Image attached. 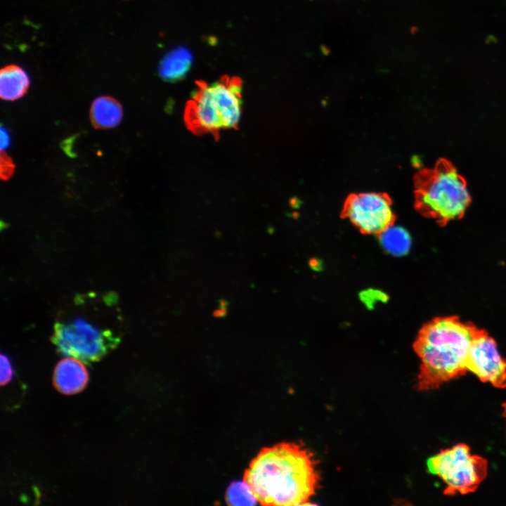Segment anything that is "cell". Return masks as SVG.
Masks as SVG:
<instances>
[{
	"label": "cell",
	"mask_w": 506,
	"mask_h": 506,
	"mask_svg": "<svg viewBox=\"0 0 506 506\" xmlns=\"http://www.w3.org/2000/svg\"><path fill=\"white\" fill-rule=\"evenodd\" d=\"M122 325L115 293L79 294L58 313L51 341L60 355L91 363L117 346Z\"/></svg>",
	"instance_id": "cell-1"
},
{
	"label": "cell",
	"mask_w": 506,
	"mask_h": 506,
	"mask_svg": "<svg viewBox=\"0 0 506 506\" xmlns=\"http://www.w3.org/2000/svg\"><path fill=\"white\" fill-rule=\"evenodd\" d=\"M243 481L262 505H301L315 494L319 475L313 455L295 443L262 448Z\"/></svg>",
	"instance_id": "cell-2"
},
{
	"label": "cell",
	"mask_w": 506,
	"mask_h": 506,
	"mask_svg": "<svg viewBox=\"0 0 506 506\" xmlns=\"http://www.w3.org/2000/svg\"><path fill=\"white\" fill-rule=\"evenodd\" d=\"M478 327L458 317H436L422 326L413 344L421 364L417 388L427 391L464 375Z\"/></svg>",
	"instance_id": "cell-3"
},
{
	"label": "cell",
	"mask_w": 506,
	"mask_h": 506,
	"mask_svg": "<svg viewBox=\"0 0 506 506\" xmlns=\"http://www.w3.org/2000/svg\"><path fill=\"white\" fill-rule=\"evenodd\" d=\"M242 81L224 76L197 84L185 111L186 124L195 134H218L235 128L242 111Z\"/></svg>",
	"instance_id": "cell-4"
},
{
	"label": "cell",
	"mask_w": 506,
	"mask_h": 506,
	"mask_svg": "<svg viewBox=\"0 0 506 506\" xmlns=\"http://www.w3.org/2000/svg\"><path fill=\"white\" fill-rule=\"evenodd\" d=\"M470 202L466 183L453 167L441 164L421 180L417 207L422 214L444 224L460 218Z\"/></svg>",
	"instance_id": "cell-5"
},
{
	"label": "cell",
	"mask_w": 506,
	"mask_h": 506,
	"mask_svg": "<svg viewBox=\"0 0 506 506\" xmlns=\"http://www.w3.org/2000/svg\"><path fill=\"white\" fill-rule=\"evenodd\" d=\"M427 466L430 473L446 484V495L474 492L487 474L486 460L472 455L464 443L441 450L427 460Z\"/></svg>",
	"instance_id": "cell-6"
},
{
	"label": "cell",
	"mask_w": 506,
	"mask_h": 506,
	"mask_svg": "<svg viewBox=\"0 0 506 506\" xmlns=\"http://www.w3.org/2000/svg\"><path fill=\"white\" fill-rule=\"evenodd\" d=\"M343 216L364 234L379 235L394 221L391 201L377 193H361L349 197Z\"/></svg>",
	"instance_id": "cell-7"
},
{
	"label": "cell",
	"mask_w": 506,
	"mask_h": 506,
	"mask_svg": "<svg viewBox=\"0 0 506 506\" xmlns=\"http://www.w3.org/2000/svg\"><path fill=\"white\" fill-rule=\"evenodd\" d=\"M467 369L482 382L498 388L506 387V358L498 352L495 341L477 328L469 350Z\"/></svg>",
	"instance_id": "cell-8"
},
{
	"label": "cell",
	"mask_w": 506,
	"mask_h": 506,
	"mask_svg": "<svg viewBox=\"0 0 506 506\" xmlns=\"http://www.w3.org/2000/svg\"><path fill=\"white\" fill-rule=\"evenodd\" d=\"M89 382V373L79 359L66 357L56 365L53 375L55 389L65 395H73L83 391Z\"/></svg>",
	"instance_id": "cell-9"
},
{
	"label": "cell",
	"mask_w": 506,
	"mask_h": 506,
	"mask_svg": "<svg viewBox=\"0 0 506 506\" xmlns=\"http://www.w3.org/2000/svg\"><path fill=\"white\" fill-rule=\"evenodd\" d=\"M123 117V109L115 98L103 96L96 98L90 109V120L95 129H108L117 126Z\"/></svg>",
	"instance_id": "cell-10"
},
{
	"label": "cell",
	"mask_w": 506,
	"mask_h": 506,
	"mask_svg": "<svg viewBox=\"0 0 506 506\" xmlns=\"http://www.w3.org/2000/svg\"><path fill=\"white\" fill-rule=\"evenodd\" d=\"M27 72L17 65H8L0 72V96L2 100L13 101L24 96L30 87Z\"/></svg>",
	"instance_id": "cell-11"
},
{
	"label": "cell",
	"mask_w": 506,
	"mask_h": 506,
	"mask_svg": "<svg viewBox=\"0 0 506 506\" xmlns=\"http://www.w3.org/2000/svg\"><path fill=\"white\" fill-rule=\"evenodd\" d=\"M193 57L183 47L169 52L159 65L160 76L165 81L175 82L183 79L191 67Z\"/></svg>",
	"instance_id": "cell-12"
},
{
	"label": "cell",
	"mask_w": 506,
	"mask_h": 506,
	"mask_svg": "<svg viewBox=\"0 0 506 506\" xmlns=\"http://www.w3.org/2000/svg\"><path fill=\"white\" fill-rule=\"evenodd\" d=\"M383 247L394 255L406 254L410 245V235L406 230L394 224L379 234Z\"/></svg>",
	"instance_id": "cell-13"
},
{
	"label": "cell",
	"mask_w": 506,
	"mask_h": 506,
	"mask_svg": "<svg viewBox=\"0 0 506 506\" xmlns=\"http://www.w3.org/2000/svg\"><path fill=\"white\" fill-rule=\"evenodd\" d=\"M226 498L229 505H253L257 502L245 481L235 482L230 485Z\"/></svg>",
	"instance_id": "cell-14"
},
{
	"label": "cell",
	"mask_w": 506,
	"mask_h": 506,
	"mask_svg": "<svg viewBox=\"0 0 506 506\" xmlns=\"http://www.w3.org/2000/svg\"><path fill=\"white\" fill-rule=\"evenodd\" d=\"M15 166L12 158L8 155L4 151H1L0 155V176L1 180L7 181L10 179L15 171Z\"/></svg>",
	"instance_id": "cell-15"
},
{
	"label": "cell",
	"mask_w": 506,
	"mask_h": 506,
	"mask_svg": "<svg viewBox=\"0 0 506 506\" xmlns=\"http://www.w3.org/2000/svg\"><path fill=\"white\" fill-rule=\"evenodd\" d=\"M1 385L4 386L12 379L13 370L10 360L7 356L1 353Z\"/></svg>",
	"instance_id": "cell-16"
},
{
	"label": "cell",
	"mask_w": 506,
	"mask_h": 506,
	"mask_svg": "<svg viewBox=\"0 0 506 506\" xmlns=\"http://www.w3.org/2000/svg\"><path fill=\"white\" fill-rule=\"evenodd\" d=\"M10 143L9 134L3 126L1 127V151L6 150Z\"/></svg>",
	"instance_id": "cell-17"
},
{
	"label": "cell",
	"mask_w": 506,
	"mask_h": 506,
	"mask_svg": "<svg viewBox=\"0 0 506 506\" xmlns=\"http://www.w3.org/2000/svg\"><path fill=\"white\" fill-rule=\"evenodd\" d=\"M226 309L220 308L219 309H216L213 312V316L217 318H220L226 316Z\"/></svg>",
	"instance_id": "cell-18"
},
{
	"label": "cell",
	"mask_w": 506,
	"mask_h": 506,
	"mask_svg": "<svg viewBox=\"0 0 506 506\" xmlns=\"http://www.w3.org/2000/svg\"><path fill=\"white\" fill-rule=\"evenodd\" d=\"M228 305V302L224 299L220 300V308L222 309H226V306Z\"/></svg>",
	"instance_id": "cell-19"
},
{
	"label": "cell",
	"mask_w": 506,
	"mask_h": 506,
	"mask_svg": "<svg viewBox=\"0 0 506 506\" xmlns=\"http://www.w3.org/2000/svg\"><path fill=\"white\" fill-rule=\"evenodd\" d=\"M503 406H504V413H505V416L506 417V403Z\"/></svg>",
	"instance_id": "cell-20"
}]
</instances>
